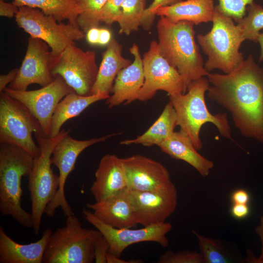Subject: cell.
Instances as JSON below:
<instances>
[{"label":"cell","instance_id":"d4e9b609","mask_svg":"<svg viewBox=\"0 0 263 263\" xmlns=\"http://www.w3.org/2000/svg\"><path fill=\"white\" fill-rule=\"evenodd\" d=\"M110 94L99 93L81 95L73 91L66 95L59 103L53 114L49 137L56 136L67 120L77 116L89 106L101 100H106Z\"/></svg>","mask_w":263,"mask_h":263},{"label":"cell","instance_id":"60d3db41","mask_svg":"<svg viewBox=\"0 0 263 263\" xmlns=\"http://www.w3.org/2000/svg\"><path fill=\"white\" fill-rule=\"evenodd\" d=\"M231 199L233 204H247L250 196L245 190L239 189L232 193Z\"/></svg>","mask_w":263,"mask_h":263},{"label":"cell","instance_id":"ee69618b","mask_svg":"<svg viewBox=\"0 0 263 263\" xmlns=\"http://www.w3.org/2000/svg\"><path fill=\"white\" fill-rule=\"evenodd\" d=\"M112 39V34L109 30L106 28H100L98 45H107Z\"/></svg>","mask_w":263,"mask_h":263},{"label":"cell","instance_id":"ab89813d","mask_svg":"<svg viewBox=\"0 0 263 263\" xmlns=\"http://www.w3.org/2000/svg\"><path fill=\"white\" fill-rule=\"evenodd\" d=\"M19 68H14L5 75H0V94L3 92L7 85H9L16 78Z\"/></svg>","mask_w":263,"mask_h":263},{"label":"cell","instance_id":"7c38bea8","mask_svg":"<svg viewBox=\"0 0 263 263\" xmlns=\"http://www.w3.org/2000/svg\"><path fill=\"white\" fill-rule=\"evenodd\" d=\"M115 135L113 133L99 138L79 140L67 134L57 142L52 151L51 161L52 164L58 169L60 183L55 197L45 209V214L47 216L53 217L58 207H61L66 217L74 214L65 197V185L68 176L75 168L78 156L90 146L105 141Z\"/></svg>","mask_w":263,"mask_h":263},{"label":"cell","instance_id":"1f68e13d","mask_svg":"<svg viewBox=\"0 0 263 263\" xmlns=\"http://www.w3.org/2000/svg\"><path fill=\"white\" fill-rule=\"evenodd\" d=\"M255 0H218L216 5L226 16L238 23L246 14V7ZM263 1V0H261Z\"/></svg>","mask_w":263,"mask_h":263},{"label":"cell","instance_id":"e575fe53","mask_svg":"<svg viewBox=\"0 0 263 263\" xmlns=\"http://www.w3.org/2000/svg\"><path fill=\"white\" fill-rule=\"evenodd\" d=\"M183 0H153L150 6L145 9L141 22V26L146 30L150 29L155 16L153 13L157 9L172 5Z\"/></svg>","mask_w":263,"mask_h":263},{"label":"cell","instance_id":"484cf974","mask_svg":"<svg viewBox=\"0 0 263 263\" xmlns=\"http://www.w3.org/2000/svg\"><path fill=\"white\" fill-rule=\"evenodd\" d=\"M178 126L177 114L172 103H167L159 117L142 134L120 142L121 145L140 144L145 147L158 146L169 137Z\"/></svg>","mask_w":263,"mask_h":263},{"label":"cell","instance_id":"7bdbcfd3","mask_svg":"<svg viewBox=\"0 0 263 263\" xmlns=\"http://www.w3.org/2000/svg\"><path fill=\"white\" fill-rule=\"evenodd\" d=\"M106 262L107 263H141L143 261L139 259L123 260L120 258V257L116 256L108 252L106 255Z\"/></svg>","mask_w":263,"mask_h":263},{"label":"cell","instance_id":"836d02e7","mask_svg":"<svg viewBox=\"0 0 263 263\" xmlns=\"http://www.w3.org/2000/svg\"><path fill=\"white\" fill-rule=\"evenodd\" d=\"M124 0H107L101 10L98 22L111 24L117 22L121 15V7Z\"/></svg>","mask_w":263,"mask_h":263},{"label":"cell","instance_id":"52a82bcc","mask_svg":"<svg viewBox=\"0 0 263 263\" xmlns=\"http://www.w3.org/2000/svg\"><path fill=\"white\" fill-rule=\"evenodd\" d=\"M101 233L83 228L74 214L66 217L65 225L52 232L48 240L42 263H92L94 246Z\"/></svg>","mask_w":263,"mask_h":263},{"label":"cell","instance_id":"5b68a950","mask_svg":"<svg viewBox=\"0 0 263 263\" xmlns=\"http://www.w3.org/2000/svg\"><path fill=\"white\" fill-rule=\"evenodd\" d=\"M234 21L215 6L210 31L197 35L198 42L208 57L204 64L207 72L218 69L228 74L244 61L239 51L244 40L240 29Z\"/></svg>","mask_w":263,"mask_h":263},{"label":"cell","instance_id":"7a4b0ae2","mask_svg":"<svg viewBox=\"0 0 263 263\" xmlns=\"http://www.w3.org/2000/svg\"><path fill=\"white\" fill-rule=\"evenodd\" d=\"M194 24L187 21L174 22L160 16L157 24L159 50L183 79L186 91L189 84L210 74L195 40Z\"/></svg>","mask_w":263,"mask_h":263},{"label":"cell","instance_id":"d6986e66","mask_svg":"<svg viewBox=\"0 0 263 263\" xmlns=\"http://www.w3.org/2000/svg\"><path fill=\"white\" fill-rule=\"evenodd\" d=\"M90 192L95 202L104 200L128 189L122 159L107 154L101 159Z\"/></svg>","mask_w":263,"mask_h":263},{"label":"cell","instance_id":"b9f144b4","mask_svg":"<svg viewBox=\"0 0 263 263\" xmlns=\"http://www.w3.org/2000/svg\"><path fill=\"white\" fill-rule=\"evenodd\" d=\"M100 28L98 27H93L89 29L86 33V38L87 42L92 45L98 44Z\"/></svg>","mask_w":263,"mask_h":263},{"label":"cell","instance_id":"5bb4252c","mask_svg":"<svg viewBox=\"0 0 263 263\" xmlns=\"http://www.w3.org/2000/svg\"><path fill=\"white\" fill-rule=\"evenodd\" d=\"M74 91L60 76L41 88L17 91L6 87L4 92L22 103L38 121L45 137H49L53 114L61 100Z\"/></svg>","mask_w":263,"mask_h":263},{"label":"cell","instance_id":"4fadbf2b","mask_svg":"<svg viewBox=\"0 0 263 263\" xmlns=\"http://www.w3.org/2000/svg\"><path fill=\"white\" fill-rule=\"evenodd\" d=\"M82 215L105 238L109 245V252L116 256L120 257L126 248L138 243L155 242L163 247L169 245L166 235L172 228L169 223L151 225L138 229L118 228L105 224L89 210L84 209Z\"/></svg>","mask_w":263,"mask_h":263},{"label":"cell","instance_id":"f35d334b","mask_svg":"<svg viewBox=\"0 0 263 263\" xmlns=\"http://www.w3.org/2000/svg\"><path fill=\"white\" fill-rule=\"evenodd\" d=\"M250 209L247 204H233L231 208L232 216L238 219L246 217L249 213Z\"/></svg>","mask_w":263,"mask_h":263},{"label":"cell","instance_id":"4dcf8cb0","mask_svg":"<svg viewBox=\"0 0 263 263\" xmlns=\"http://www.w3.org/2000/svg\"><path fill=\"white\" fill-rule=\"evenodd\" d=\"M197 239L204 263H227L230 262L227 253L215 240L207 238L192 230Z\"/></svg>","mask_w":263,"mask_h":263},{"label":"cell","instance_id":"8992f818","mask_svg":"<svg viewBox=\"0 0 263 263\" xmlns=\"http://www.w3.org/2000/svg\"><path fill=\"white\" fill-rule=\"evenodd\" d=\"M69 132L70 130L62 129L54 137L35 136L41 152L34 158L28 176V188L31 201L32 228L36 235L39 234L42 216L59 186V175L55 174L51 167L52 151L57 142Z\"/></svg>","mask_w":263,"mask_h":263},{"label":"cell","instance_id":"3957f363","mask_svg":"<svg viewBox=\"0 0 263 263\" xmlns=\"http://www.w3.org/2000/svg\"><path fill=\"white\" fill-rule=\"evenodd\" d=\"M34 160L22 148L0 143V212L27 228H32L33 220L21 206V179L30 174Z\"/></svg>","mask_w":263,"mask_h":263},{"label":"cell","instance_id":"74e56055","mask_svg":"<svg viewBox=\"0 0 263 263\" xmlns=\"http://www.w3.org/2000/svg\"><path fill=\"white\" fill-rule=\"evenodd\" d=\"M19 7L14 4L5 2L4 0H0V16L8 18L16 17L19 11Z\"/></svg>","mask_w":263,"mask_h":263},{"label":"cell","instance_id":"8d00e7d4","mask_svg":"<svg viewBox=\"0 0 263 263\" xmlns=\"http://www.w3.org/2000/svg\"><path fill=\"white\" fill-rule=\"evenodd\" d=\"M255 231L261 241V254L257 258L254 256L252 254H249L246 261L250 263H263V215L261 217L260 224L255 228Z\"/></svg>","mask_w":263,"mask_h":263},{"label":"cell","instance_id":"30bf717a","mask_svg":"<svg viewBox=\"0 0 263 263\" xmlns=\"http://www.w3.org/2000/svg\"><path fill=\"white\" fill-rule=\"evenodd\" d=\"M50 69L54 77L61 76L77 94L92 95L98 71L94 51H84L71 45L52 58Z\"/></svg>","mask_w":263,"mask_h":263},{"label":"cell","instance_id":"9a60e30c","mask_svg":"<svg viewBox=\"0 0 263 263\" xmlns=\"http://www.w3.org/2000/svg\"><path fill=\"white\" fill-rule=\"evenodd\" d=\"M128 191L137 223L143 226L166 222L176 209L177 191L173 183L157 190Z\"/></svg>","mask_w":263,"mask_h":263},{"label":"cell","instance_id":"2e32d148","mask_svg":"<svg viewBox=\"0 0 263 263\" xmlns=\"http://www.w3.org/2000/svg\"><path fill=\"white\" fill-rule=\"evenodd\" d=\"M48 45L38 38L30 37L26 52L15 79L8 88L17 91L27 90L33 84L45 86L51 83V49Z\"/></svg>","mask_w":263,"mask_h":263},{"label":"cell","instance_id":"8fae6325","mask_svg":"<svg viewBox=\"0 0 263 263\" xmlns=\"http://www.w3.org/2000/svg\"><path fill=\"white\" fill-rule=\"evenodd\" d=\"M144 82L137 98L146 101L159 90L172 96L186 92L183 79L177 70L160 54L158 42L152 40L143 58Z\"/></svg>","mask_w":263,"mask_h":263},{"label":"cell","instance_id":"83f0119b","mask_svg":"<svg viewBox=\"0 0 263 263\" xmlns=\"http://www.w3.org/2000/svg\"><path fill=\"white\" fill-rule=\"evenodd\" d=\"M146 0H124L121 7V15L117 23L120 34L129 35L137 31L145 10Z\"/></svg>","mask_w":263,"mask_h":263},{"label":"cell","instance_id":"f6af8a7d","mask_svg":"<svg viewBox=\"0 0 263 263\" xmlns=\"http://www.w3.org/2000/svg\"><path fill=\"white\" fill-rule=\"evenodd\" d=\"M257 42L259 43L261 49L260 55L259 58V61L261 62L263 61V29L258 37Z\"/></svg>","mask_w":263,"mask_h":263},{"label":"cell","instance_id":"f546056e","mask_svg":"<svg viewBox=\"0 0 263 263\" xmlns=\"http://www.w3.org/2000/svg\"><path fill=\"white\" fill-rule=\"evenodd\" d=\"M107 0H75L79 9L78 23L85 33L93 27H98V15Z\"/></svg>","mask_w":263,"mask_h":263},{"label":"cell","instance_id":"d590c367","mask_svg":"<svg viewBox=\"0 0 263 263\" xmlns=\"http://www.w3.org/2000/svg\"><path fill=\"white\" fill-rule=\"evenodd\" d=\"M109 245L101 234L95 241L94 246V261L96 263H107L106 255L109 252Z\"/></svg>","mask_w":263,"mask_h":263},{"label":"cell","instance_id":"603a6c76","mask_svg":"<svg viewBox=\"0 0 263 263\" xmlns=\"http://www.w3.org/2000/svg\"><path fill=\"white\" fill-rule=\"evenodd\" d=\"M122 46L112 39L102 54V58L91 94L99 93H112L115 79L118 73L130 65L132 61L122 55Z\"/></svg>","mask_w":263,"mask_h":263},{"label":"cell","instance_id":"44dd1931","mask_svg":"<svg viewBox=\"0 0 263 263\" xmlns=\"http://www.w3.org/2000/svg\"><path fill=\"white\" fill-rule=\"evenodd\" d=\"M45 229L38 241L22 244L11 239L0 226V263H42L49 238L52 233Z\"/></svg>","mask_w":263,"mask_h":263},{"label":"cell","instance_id":"4316f807","mask_svg":"<svg viewBox=\"0 0 263 263\" xmlns=\"http://www.w3.org/2000/svg\"><path fill=\"white\" fill-rule=\"evenodd\" d=\"M18 7L28 6L40 10L47 15L54 17L59 22H68L79 26V9L75 0H13Z\"/></svg>","mask_w":263,"mask_h":263},{"label":"cell","instance_id":"cb8c5ba5","mask_svg":"<svg viewBox=\"0 0 263 263\" xmlns=\"http://www.w3.org/2000/svg\"><path fill=\"white\" fill-rule=\"evenodd\" d=\"M215 8L213 0H183L172 5L160 7L153 14L165 17L174 22L187 21L197 25L212 21Z\"/></svg>","mask_w":263,"mask_h":263},{"label":"cell","instance_id":"6da1fadb","mask_svg":"<svg viewBox=\"0 0 263 263\" xmlns=\"http://www.w3.org/2000/svg\"><path fill=\"white\" fill-rule=\"evenodd\" d=\"M209 99L231 114L242 135L263 144V68L250 55L228 74H209Z\"/></svg>","mask_w":263,"mask_h":263},{"label":"cell","instance_id":"7402d4cb","mask_svg":"<svg viewBox=\"0 0 263 263\" xmlns=\"http://www.w3.org/2000/svg\"><path fill=\"white\" fill-rule=\"evenodd\" d=\"M161 150L171 158L186 162L203 177L207 176L213 162L198 152L189 136L183 130L175 132L158 146Z\"/></svg>","mask_w":263,"mask_h":263},{"label":"cell","instance_id":"d6a6232c","mask_svg":"<svg viewBox=\"0 0 263 263\" xmlns=\"http://www.w3.org/2000/svg\"><path fill=\"white\" fill-rule=\"evenodd\" d=\"M158 263H204L200 253L192 251H168L159 257Z\"/></svg>","mask_w":263,"mask_h":263},{"label":"cell","instance_id":"ac0fdd59","mask_svg":"<svg viewBox=\"0 0 263 263\" xmlns=\"http://www.w3.org/2000/svg\"><path fill=\"white\" fill-rule=\"evenodd\" d=\"M134 57L132 63L117 74L113 88L112 95L106 99L108 108L124 103L129 104L137 100L139 93L144 82L143 60L139 49L134 43L129 49Z\"/></svg>","mask_w":263,"mask_h":263},{"label":"cell","instance_id":"ba28073f","mask_svg":"<svg viewBox=\"0 0 263 263\" xmlns=\"http://www.w3.org/2000/svg\"><path fill=\"white\" fill-rule=\"evenodd\" d=\"M33 133L45 136L38 121L22 103L4 91L0 93V143L18 146L36 158L41 151Z\"/></svg>","mask_w":263,"mask_h":263},{"label":"cell","instance_id":"9c48e42d","mask_svg":"<svg viewBox=\"0 0 263 263\" xmlns=\"http://www.w3.org/2000/svg\"><path fill=\"white\" fill-rule=\"evenodd\" d=\"M15 17L18 26L30 37L46 42L51 49L52 58L58 56L67 47L86 37L79 26L59 22L40 10L28 6L19 7Z\"/></svg>","mask_w":263,"mask_h":263},{"label":"cell","instance_id":"f1b7e54d","mask_svg":"<svg viewBox=\"0 0 263 263\" xmlns=\"http://www.w3.org/2000/svg\"><path fill=\"white\" fill-rule=\"evenodd\" d=\"M247 15L238 22L244 41L250 40L257 42L263 29V7L254 1L246 7Z\"/></svg>","mask_w":263,"mask_h":263},{"label":"cell","instance_id":"ffe728a7","mask_svg":"<svg viewBox=\"0 0 263 263\" xmlns=\"http://www.w3.org/2000/svg\"><path fill=\"white\" fill-rule=\"evenodd\" d=\"M87 207L101 221L114 228H132L137 225L128 189L104 200L89 203Z\"/></svg>","mask_w":263,"mask_h":263},{"label":"cell","instance_id":"277c9868","mask_svg":"<svg viewBox=\"0 0 263 263\" xmlns=\"http://www.w3.org/2000/svg\"><path fill=\"white\" fill-rule=\"evenodd\" d=\"M209 84L208 78L202 77L192 82L185 93L169 96L177 114L178 126L189 136L197 150L203 148L200 130L207 122L214 125L221 136L232 140L226 114H213L207 108L205 93Z\"/></svg>","mask_w":263,"mask_h":263},{"label":"cell","instance_id":"e0dca14e","mask_svg":"<svg viewBox=\"0 0 263 263\" xmlns=\"http://www.w3.org/2000/svg\"><path fill=\"white\" fill-rule=\"evenodd\" d=\"M121 159L129 190L151 191L173 183L168 170L159 162L140 154Z\"/></svg>","mask_w":263,"mask_h":263}]
</instances>
